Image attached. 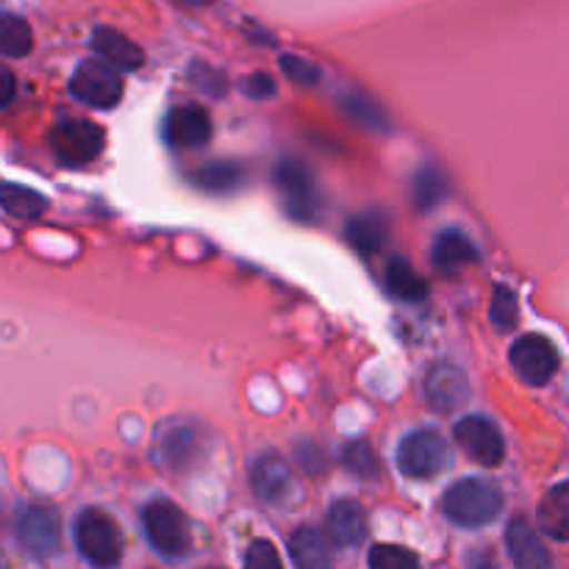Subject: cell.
Masks as SVG:
<instances>
[{
  "label": "cell",
  "instance_id": "1",
  "mask_svg": "<svg viewBox=\"0 0 569 569\" xmlns=\"http://www.w3.org/2000/svg\"><path fill=\"white\" fill-rule=\"evenodd\" d=\"M442 511L456 526L481 528L503 511V492L483 478H465L445 492Z\"/></svg>",
  "mask_w": 569,
  "mask_h": 569
},
{
  "label": "cell",
  "instance_id": "2",
  "mask_svg": "<svg viewBox=\"0 0 569 569\" xmlns=\"http://www.w3.org/2000/svg\"><path fill=\"white\" fill-rule=\"evenodd\" d=\"M76 548L83 559L98 569H111L122 559V537L117 522L106 511L87 509L76 517L72 526Z\"/></svg>",
  "mask_w": 569,
  "mask_h": 569
},
{
  "label": "cell",
  "instance_id": "3",
  "mask_svg": "<svg viewBox=\"0 0 569 569\" xmlns=\"http://www.w3.org/2000/svg\"><path fill=\"white\" fill-rule=\"evenodd\" d=\"M142 526L150 545L167 559H178V556L189 553V545H192L189 522L183 511L170 500H150L142 511Z\"/></svg>",
  "mask_w": 569,
  "mask_h": 569
},
{
  "label": "cell",
  "instance_id": "4",
  "mask_svg": "<svg viewBox=\"0 0 569 569\" xmlns=\"http://www.w3.org/2000/svg\"><path fill=\"white\" fill-rule=\"evenodd\" d=\"M103 128L89 120H78V117L59 120L53 131H50V150L67 167H83L94 161L100 150H103Z\"/></svg>",
  "mask_w": 569,
  "mask_h": 569
},
{
  "label": "cell",
  "instance_id": "5",
  "mask_svg": "<svg viewBox=\"0 0 569 569\" xmlns=\"http://www.w3.org/2000/svg\"><path fill=\"white\" fill-rule=\"evenodd\" d=\"M450 448L442 433L415 431L398 448V467L409 478H437L448 470Z\"/></svg>",
  "mask_w": 569,
  "mask_h": 569
},
{
  "label": "cell",
  "instance_id": "6",
  "mask_svg": "<svg viewBox=\"0 0 569 569\" xmlns=\"http://www.w3.org/2000/svg\"><path fill=\"white\" fill-rule=\"evenodd\" d=\"M72 94L94 109H111L122 98V78L109 61H81L72 72Z\"/></svg>",
  "mask_w": 569,
  "mask_h": 569
},
{
  "label": "cell",
  "instance_id": "7",
  "mask_svg": "<svg viewBox=\"0 0 569 569\" xmlns=\"http://www.w3.org/2000/svg\"><path fill=\"white\" fill-rule=\"evenodd\" d=\"M17 537L28 553L50 559L61 548V520L50 506H26L17 511Z\"/></svg>",
  "mask_w": 569,
  "mask_h": 569
},
{
  "label": "cell",
  "instance_id": "8",
  "mask_svg": "<svg viewBox=\"0 0 569 569\" xmlns=\"http://www.w3.org/2000/svg\"><path fill=\"white\" fill-rule=\"evenodd\" d=\"M509 359L517 376L531 387H545L559 370V353L550 345V339L539 337V333H526V337L517 339L511 345Z\"/></svg>",
  "mask_w": 569,
  "mask_h": 569
},
{
  "label": "cell",
  "instance_id": "9",
  "mask_svg": "<svg viewBox=\"0 0 569 569\" xmlns=\"http://www.w3.org/2000/svg\"><path fill=\"white\" fill-rule=\"evenodd\" d=\"M453 439L476 465L498 467L506 456L503 437H500L498 426L489 422L487 417H465L461 422H456Z\"/></svg>",
  "mask_w": 569,
  "mask_h": 569
},
{
  "label": "cell",
  "instance_id": "10",
  "mask_svg": "<svg viewBox=\"0 0 569 569\" xmlns=\"http://www.w3.org/2000/svg\"><path fill=\"white\" fill-rule=\"evenodd\" d=\"M276 187L287 200V209L298 220H311L315 217V178L309 167L300 159H281L276 164Z\"/></svg>",
  "mask_w": 569,
  "mask_h": 569
},
{
  "label": "cell",
  "instance_id": "11",
  "mask_svg": "<svg viewBox=\"0 0 569 569\" xmlns=\"http://www.w3.org/2000/svg\"><path fill=\"white\" fill-rule=\"evenodd\" d=\"M422 392H426V400L431 409L456 411L465 406L470 387H467V378L459 367L450 365V361H439V365H433L428 370Z\"/></svg>",
  "mask_w": 569,
  "mask_h": 569
},
{
  "label": "cell",
  "instance_id": "12",
  "mask_svg": "<svg viewBox=\"0 0 569 569\" xmlns=\"http://www.w3.org/2000/svg\"><path fill=\"white\" fill-rule=\"evenodd\" d=\"M164 137L172 148H200L211 139V117L200 106H178L167 114Z\"/></svg>",
  "mask_w": 569,
  "mask_h": 569
},
{
  "label": "cell",
  "instance_id": "13",
  "mask_svg": "<svg viewBox=\"0 0 569 569\" xmlns=\"http://www.w3.org/2000/svg\"><path fill=\"white\" fill-rule=\"evenodd\" d=\"M506 545L517 569H550V553L545 550L542 539L537 537L533 526L522 517H515L506 528Z\"/></svg>",
  "mask_w": 569,
  "mask_h": 569
},
{
  "label": "cell",
  "instance_id": "14",
  "mask_svg": "<svg viewBox=\"0 0 569 569\" xmlns=\"http://www.w3.org/2000/svg\"><path fill=\"white\" fill-rule=\"evenodd\" d=\"M250 483L253 492L267 503H281L292 489V472L281 456H261L250 470Z\"/></svg>",
  "mask_w": 569,
  "mask_h": 569
},
{
  "label": "cell",
  "instance_id": "15",
  "mask_svg": "<svg viewBox=\"0 0 569 569\" xmlns=\"http://www.w3.org/2000/svg\"><path fill=\"white\" fill-rule=\"evenodd\" d=\"M92 44L111 67L117 70H139L144 64V53L139 44H133L126 33H120L117 28L100 26L94 28Z\"/></svg>",
  "mask_w": 569,
  "mask_h": 569
},
{
  "label": "cell",
  "instance_id": "16",
  "mask_svg": "<svg viewBox=\"0 0 569 569\" xmlns=\"http://www.w3.org/2000/svg\"><path fill=\"white\" fill-rule=\"evenodd\" d=\"M331 533L320 531V528L303 526L289 539V553L300 569H322L331 561Z\"/></svg>",
  "mask_w": 569,
  "mask_h": 569
},
{
  "label": "cell",
  "instance_id": "17",
  "mask_svg": "<svg viewBox=\"0 0 569 569\" xmlns=\"http://www.w3.org/2000/svg\"><path fill=\"white\" fill-rule=\"evenodd\" d=\"M431 259H433V264H437V270L453 276V272L465 270L467 264H476L478 250H476V244L465 237V233L456 231L453 228V231L439 233V239L433 242Z\"/></svg>",
  "mask_w": 569,
  "mask_h": 569
},
{
  "label": "cell",
  "instance_id": "18",
  "mask_svg": "<svg viewBox=\"0 0 569 569\" xmlns=\"http://www.w3.org/2000/svg\"><path fill=\"white\" fill-rule=\"evenodd\" d=\"M328 533L342 548L359 545L367 533V517L361 506L356 500H337L328 511Z\"/></svg>",
  "mask_w": 569,
  "mask_h": 569
},
{
  "label": "cell",
  "instance_id": "19",
  "mask_svg": "<svg viewBox=\"0 0 569 569\" xmlns=\"http://www.w3.org/2000/svg\"><path fill=\"white\" fill-rule=\"evenodd\" d=\"M537 522L550 539L569 542V481L550 489L537 511Z\"/></svg>",
  "mask_w": 569,
  "mask_h": 569
},
{
  "label": "cell",
  "instance_id": "20",
  "mask_svg": "<svg viewBox=\"0 0 569 569\" xmlns=\"http://www.w3.org/2000/svg\"><path fill=\"white\" fill-rule=\"evenodd\" d=\"M194 453V433L189 428L170 422V426L159 428L153 445V456L159 459V465H187L189 456Z\"/></svg>",
  "mask_w": 569,
  "mask_h": 569
},
{
  "label": "cell",
  "instance_id": "21",
  "mask_svg": "<svg viewBox=\"0 0 569 569\" xmlns=\"http://www.w3.org/2000/svg\"><path fill=\"white\" fill-rule=\"evenodd\" d=\"M345 237L350 239V244L359 253L370 256L376 250H381L383 239H387V220L381 214H376V211H370V214H356L350 217L348 228H345Z\"/></svg>",
  "mask_w": 569,
  "mask_h": 569
},
{
  "label": "cell",
  "instance_id": "22",
  "mask_svg": "<svg viewBox=\"0 0 569 569\" xmlns=\"http://www.w3.org/2000/svg\"><path fill=\"white\" fill-rule=\"evenodd\" d=\"M0 203H3L6 214L14 217V220H37V217L48 209V200H44L42 194H37L33 189L20 187V183H3Z\"/></svg>",
  "mask_w": 569,
  "mask_h": 569
},
{
  "label": "cell",
  "instance_id": "23",
  "mask_svg": "<svg viewBox=\"0 0 569 569\" xmlns=\"http://www.w3.org/2000/svg\"><path fill=\"white\" fill-rule=\"evenodd\" d=\"M387 287H389V292L398 295V298H403V300H422L428 295V287H426V281H422V276L406 259L389 261Z\"/></svg>",
  "mask_w": 569,
  "mask_h": 569
},
{
  "label": "cell",
  "instance_id": "24",
  "mask_svg": "<svg viewBox=\"0 0 569 569\" xmlns=\"http://www.w3.org/2000/svg\"><path fill=\"white\" fill-rule=\"evenodd\" d=\"M194 183L206 192H231L242 183V167L233 161H211L194 172Z\"/></svg>",
  "mask_w": 569,
  "mask_h": 569
},
{
  "label": "cell",
  "instance_id": "25",
  "mask_svg": "<svg viewBox=\"0 0 569 569\" xmlns=\"http://www.w3.org/2000/svg\"><path fill=\"white\" fill-rule=\"evenodd\" d=\"M31 26H28L22 17L6 14L3 20H0V50H3V56L20 59V56H26L28 50H31Z\"/></svg>",
  "mask_w": 569,
  "mask_h": 569
},
{
  "label": "cell",
  "instance_id": "26",
  "mask_svg": "<svg viewBox=\"0 0 569 569\" xmlns=\"http://www.w3.org/2000/svg\"><path fill=\"white\" fill-rule=\"evenodd\" d=\"M370 569H420L417 556L398 545H376L370 550Z\"/></svg>",
  "mask_w": 569,
  "mask_h": 569
},
{
  "label": "cell",
  "instance_id": "27",
  "mask_svg": "<svg viewBox=\"0 0 569 569\" xmlns=\"http://www.w3.org/2000/svg\"><path fill=\"white\" fill-rule=\"evenodd\" d=\"M517 298L511 289L506 287H495L492 295V306H489V320L495 322V328L500 331H509V328L517 326Z\"/></svg>",
  "mask_w": 569,
  "mask_h": 569
},
{
  "label": "cell",
  "instance_id": "28",
  "mask_svg": "<svg viewBox=\"0 0 569 569\" xmlns=\"http://www.w3.org/2000/svg\"><path fill=\"white\" fill-rule=\"evenodd\" d=\"M342 465L359 478H376L378 476V459L367 442H350L342 450Z\"/></svg>",
  "mask_w": 569,
  "mask_h": 569
},
{
  "label": "cell",
  "instance_id": "29",
  "mask_svg": "<svg viewBox=\"0 0 569 569\" xmlns=\"http://www.w3.org/2000/svg\"><path fill=\"white\" fill-rule=\"evenodd\" d=\"M244 569H283L276 545L267 542V539H256L244 556Z\"/></svg>",
  "mask_w": 569,
  "mask_h": 569
},
{
  "label": "cell",
  "instance_id": "30",
  "mask_svg": "<svg viewBox=\"0 0 569 569\" xmlns=\"http://www.w3.org/2000/svg\"><path fill=\"white\" fill-rule=\"evenodd\" d=\"M342 103H345V109H348L350 114L356 117V120L365 122V126H372V128H376V126H378V128H387V120H383L381 109H378V106L372 103V100L361 98V94H350V98H345Z\"/></svg>",
  "mask_w": 569,
  "mask_h": 569
},
{
  "label": "cell",
  "instance_id": "31",
  "mask_svg": "<svg viewBox=\"0 0 569 569\" xmlns=\"http://www.w3.org/2000/svg\"><path fill=\"white\" fill-rule=\"evenodd\" d=\"M442 192L445 183L437 170H422L420 176H417V203H420L422 209H431V206L442 198Z\"/></svg>",
  "mask_w": 569,
  "mask_h": 569
},
{
  "label": "cell",
  "instance_id": "32",
  "mask_svg": "<svg viewBox=\"0 0 569 569\" xmlns=\"http://www.w3.org/2000/svg\"><path fill=\"white\" fill-rule=\"evenodd\" d=\"M281 70L292 78L295 83H303V87H315L320 81V70H317L311 61L300 59V56H281Z\"/></svg>",
  "mask_w": 569,
  "mask_h": 569
},
{
  "label": "cell",
  "instance_id": "33",
  "mask_svg": "<svg viewBox=\"0 0 569 569\" xmlns=\"http://www.w3.org/2000/svg\"><path fill=\"white\" fill-rule=\"evenodd\" d=\"M189 76H192L194 87L206 89V92H209V94H222V92H226V76H222V72H217V70H211V67L194 64Z\"/></svg>",
  "mask_w": 569,
  "mask_h": 569
},
{
  "label": "cell",
  "instance_id": "34",
  "mask_svg": "<svg viewBox=\"0 0 569 569\" xmlns=\"http://www.w3.org/2000/svg\"><path fill=\"white\" fill-rule=\"evenodd\" d=\"M244 92L256 100H264L270 98V94H276V83H272V78L267 76V72H253V76L244 81Z\"/></svg>",
  "mask_w": 569,
  "mask_h": 569
},
{
  "label": "cell",
  "instance_id": "35",
  "mask_svg": "<svg viewBox=\"0 0 569 569\" xmlns=\"http://www.w3.org/2000/svg\"><path fill=\"white\" fill-rule=\"evenodd\" d=\"M298 456H300V461H303V467L309 472H320L322 467H326V459H322V453H320V448H317V445H311V450L309 448H298Z\"/></svg>",
  "mask_w": 569,
  "mask_h": 569
},
{
  "label": "cell",
  "instance_id": "36",
  "mask_svg": "<svg viewBox=\"0 0 569 569\" xmlns=\"http://www.w3.org/2000/svg\"><path fill=\"white\" fill-rule=\"evenodd\" d=\"M3 81H6V92H3V100H0V103L9 106L11 94H14V76H11V72L6 70V72H3Z\"/></svg>",
  "mask_w": 569,
  "mask_h": 569
},
{
  "label": "cell",
  "instance_id": "37",
  "mask_svg": "<svg viewBox=\"0 0 569 569\" xmlns=\"http://www.w3.org/2000/svg\"><path fill=\"white\" fill-rule=\"evenodd\" d=\"M183 3H187V6H211L214 0H183Z\"/></svg>",
  "mask_w": 569,
  "mask_h": 569
},
{
  "label": "cell",
  "instance_id": "38",
  "mask_svg": "<svg viewBox=\"0 0 569 569\" xmlns=\"http://www.w3.org/2000/svg\"><path fill=\"white\" fill-rule=\"evenodd\" d=\"M209 569H217V567H209Z\"/></svg>",
  "mask_w": 569,
  "mask_h": 569
}]
</instances>
